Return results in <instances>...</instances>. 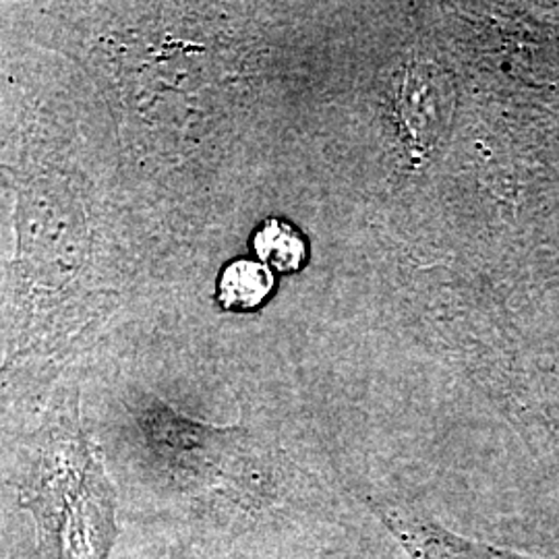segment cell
Instances as JSON below:
<instances>
[{
    "label": "cell",
    "instance_id": "3",
    "mask_svg": "<svg viewBox=\"0 0 559 559\" xmlns=\"http://www.w3.org/2000/svg\"><path fill=\"white\" fill-rule=\"evenodd\" d=\"M373 512L413 559H535L487 543L464 539L431 520L394 506H373Z\"/></svg>",
    "mask_w": 559,
    "mask_h": 559
},
{
    "label": "cell",
    "instance_id": "1",
    "mask_svg": "<svg viewBox=\"0 0 559 559\" xmlns=\"http://www.w3.org/2000/svg\"><path fill=\"white\" fill-rule=\"evenodd\" d=\"M46 559H108L117 537L115 496L83 438L59 440L29 489Z\"/></svg>",
    "mask_w": 559,
    "mask_h": 559
},
{
    "label": "cell",
    "instance_id": "5",
    "mask_svg": "<svg viewBox=\"0 0 559 559\" xmlns=\"http://www.w3.org/2000/svg\"><path fill=\"white\" fill-rule=\"evenodd\" d=\"M253 249L270 270L280 274H295L305 265L307 245L288 222L265 221L253 235Z\"/></svg>",
    "mask_w": 559,
    "mask_h": 559
},
{
    "label": "cell",
    "instance_id": "4",
    "mask_svg": "<svg viewBox=\"0 0 559 559\" xmlns=\"http://www.w3.org/2000/svg\"><path fill=\"white\" fill-rule=\"evenodd\" d=\"M274 288L267 265L251 260L230 261L218 280V302L230 311L258 309Z\"/></svg>",
    "mask_w": 559,
    "mask_h": 559
},
{
    "label": "cell",
    "instance_id": "2",
    "mask_svg": "<svg viewBox=\"0 0 559 559\" xmlns=\"http://www.w3.org/2000/svg\"><path fill=\"white\" fill-rule=\"evenodd\" d=\"M145 431L156 443L166 462L187 473V477L237 493L255 496V480L249 479L235 462L239 429H214L182 415L173 413L168 406L158 404L145 413Z\"/></svg>",
    "mask_w": 559,
    "mask_h": 559
}]
</instances>
